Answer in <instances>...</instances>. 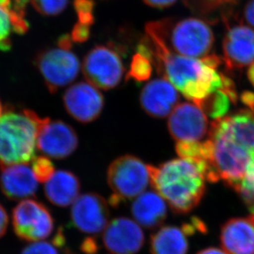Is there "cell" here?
Masks as SVG:
<instances>
[{
    "mask_svg": "<svg viewBox=\"0 0 254 254\" xmlns=\"http://www.w3.org/2000/svg\"><path fill=\"white\" fill-rule=\"evenodd\" d=\"M152 72V63L151 60L137 53L132 57L130 64V69L127 72V79H132L141 82L148 80Z\"/></svg>",
    "mask_w": 254,
    "mask_h": 254,
    "instance_id": "cb8c5ba5",
    "label": "cell"
},
{
    "mask_svg": "<svg viewBox=\"0 0 254 254\" xmlns=\"http://www.w3.org/2000/svg\"><path fill=\"white\" fill-rule=\"evenodd\" d=\"M143 231L135 221L117 217L103 231L102 241L108 254H136L143 246Z\"/></svg>",
    "mask_w": 254,
    "mask_h": 254,
    "instance_id": "4fadbf2b",
    "label": "cell"
},
{
    "mask_svg": "<svg viewBox=\"0 0 254 254\" xmlns=\"http://www.w3.org/2000/svg\"><path fill=\"white\" fill-rule=\"evenodd\" d=\"M37 148L54 159L67 158L78 146V138L70 125L60 120L44 118L39 126Z\"/></svg>",
    "mask_w": 254,
    "mask_h": 254,
    "instance_id": "9c48e42d",
    "label": "cell"
},
{
    "mask_svg": "<svg viewBox=\"0 0 254 254\" xmlns=\"http://www.w3.org/2000/svg\"><path fill=\"white\" fill-rule=\"evenodd\" d=\"M149 170L151 186L174 211L186 213L201 201L206 179L197 162L180 157Z\"/></svg>",
    "mask_w": 254,
    "mask_h": 254,
    "instance_id": "6da1fadb",
    "label": "cell"
},
{
    "mask_svg": "<svg viewBox=\"0 0 254 254\" xmlns=\"http://www.w3.org/2000/svg\"><path fill=\"white\" fill-rule=\"evenodd\" d=\"M31 170L36 180L43 184L48 182L56 173V169L52 161L46 156L35 157L32 160Z\"/></svg>",
    "mask_w": 254,
    "mask_h": 254,
    "instance_id": "d4e9b609",
    "label": "cell"
},
{
    "mask_svg": "<svg viewBox=\"0 0 254 254\" xmlns=\"http://www.w3.org/2000/svg\"><path fill=\"white\" fill-rule=\"evenodd\" d=\"M13 31L12 17L8 10L0 4V50L9 51L11 49L10 34ZM14 32V31H13Z\"/></svg>",
    "mask_w": 254,
    "mask_h": 254,
    "instance_id": "484cf974",
    "label": "cell"
},
{
    "mask_svg": "<svg viewBox=\"0 0 254 254\" xmlns=\"http://www.w3.org/2000/svg\"><path fill=\"white\" fill-rule=\"evenodd\" d=\"M197 254H228L225 250L216 249V248H209L206 250H201Z\"/></svg>",
    "mask_w": 254,
    "mask_h": 254,
    "instance_id": "8d00e7d4",
    "label": "cell"
},
{
    "mask_svg": "<svg viewBox=\"0 0 254 254\" xmlns=\"http://www.w3.org/2000/svg\"><path fill=\"white\" fill-rule=\"evenodd\" d=\"M146 40L172 54L188 58L206 57L214 43L213 32L197 18L177 22L164 19L146 24Z\"/></svg>",
    "mask_w": 254,
    "mask_h": 254,
    "instance_id": "7a4b0ae2",
    "label": "cell"
},
{
    "mask_svg": "<svg viewBox=\"0 0 254 254\" xmlns=\"http://www.w3.org/2000/svg\"><path fill=\"white\" fill-rule=\"evenodd\" d=\"M42 118L34 111H8L0 119V164H28L35 158Z\"/></svg>",
    "mask_w": 254,
    "mask_h": 254,
    "instance_id": "3957f363",
    "label": "cell"
},
{
    "mask_svg": "<svg viewBox=\"0 0 254 254\" xmlns=\"http://www.w3.org/2000/svg\"><path fill=\"white\" fill-rule=\"evenodd\" d=\"M236 190L245 203L247 204L250 210L254 213V156L251 158L245 176L242 180L235 186Z\"/></svg>",
    "mask_w": 254,
    "mask_h": 254,
    "instance_id": "603a6c76",
    "label": "cell"
},
{
    "mask_svg": "<svg viewBox=\"0 0 254 254\" xmlns=\"http://www.w3.org/2000/svg\"><path fill=\"white\" fill-rule=\"evenodd\" d=\"M142 1L150 7L165 8L174 4L177 0H142Z\"/></svg>",
    "mask_w": 254,
    "mask_h": 254,
    "instance_id": "e575fe53",
    "label": "cell"
},
{
    "mask_svg": "<svg viewBox=\"0 0 254 254\" xmlns=\"http://www.w3.org/2000/svg\"><path fill=\"white\" fill-rule=\"evenodd\" d=\"M221 241L228 254H254V219L228 221L221 229Z\"/></svg>",
    "mask_w": 254,
    "mask_h": 254,
    "instance_id": "e0dca14e",
    "label": "cell"
},
{
    "mask_svg": "<svg viewBox=\"0 0 254 254\" xmlns=\"http://www.w3.org/2000/svg\"><path fill=\"white\" fill-rule=\"evenodd\" d=\"M244 16L246 22L254 27V0H250L245 5Z\"/></svg>",
    "mask_w": 254,
    "mask_h": 254,
    "instance_id": "836d02e7",
    "label": "cell"
},
{
    "mask_svg": "<svg viewBox=\"0 0 254 254\" xmlns=\"http://www.w3.org/2000/svg\"><path fill=\"white\" fill-rule=\"evenodd\" d=\"M45 194L51 203L60 207L73 204L79 197L81 183L77 175L68 170L56 171L45 185Z\"/></svg>",
    "mask_w": 254,
    "mask_h": 254,
    "instance_id": "d6986e66",
    "label": "cell"
},
{
    "mask_svg": "<svg viewBox=\"0 0 254 254\" xmlns=\"http://www.w3.org/2000/svg\"><path fill=\"white\" fill-rule=\"evenodd\" d=\"M241 100L243 103L250 108V111H254V93L250 91H245L241 95Z\"/></svg>",
    "mask_w": 254,
    "mask_h": 254,
    "instance_id": "d590c367",
    "label": "cell"
},
{
    "mask_svg": "<svg viewBox=\"0 0 254 254\" xmlns=\"http://www.w3.org/2000/svg\"><path fill=\"white\" fill-rule=\"evenodd\" d=\"M107 183L113 194L109 203L118 206L125 200L136 198L151 185L149 165L132 155L120 156L107 170Z\"/></svg>",
    "mask_w": 254,
    "mask_h": 254,
    "instance_id": "5b68a950",
    "label": "cell"
},
{
    "mask_svg": "<svg viewBox=\"0 0 254 254\" xmlns=\"http://www.w3.org/2000/svg\"><path fill=\"white\" fill-rule=\"evenodd\" d=\"M211 151L207 161L209 182L223 180L230 187L235 186L245 176L252 156L250 152L211 125L209 130Z\"/></svg>",
    "mask_w": 254,
    "mask_h": 254,
    "instance_id": "277c9868",
    "label": "cell"
},
{
    "mask_svg": "<svg viewBox=\"0 0 254 254\" xmlns=\"http://www.w3.org/2000/svg\"><path fill=\"white\" fill-rule=\"evenodd\" d=\"M34 8L45 16L60 14L67 7L68 0H31Z\"/></svg>",
    "mask_w": 254,
    "mask_h": 254,
    "instance_id": "4316f807",
    "label": "cell"
},
{
    "mask_svg": "<svg viewBox=\"0 0 254 254\" xmlns=\"http://www.w3.org/2000/svg\"><path fill=\"white\" fill-rule=\"evenodd\" d=\"M2 104H1V102H0V119H1V117L2 116Z\"/></svg>",
    "mask_w": 254,
    "mask_h": 254,
    "instance_id": "f35d334b",
    "label": "cell"
},
{
    "mask_svg": "<svg viewBox=\"0 0 254 254\" xmlns=\"http://www.w3.org/2000/svg\"><path fill=\"white\" fill-rule=\"evenodd\" d=\"M61 246L54 242L38 241L27 245L22 250L21 254H60Z\"/></svg>",
    "mask_w": 254,
    "mask_h": 254,
    "instance_id": "f1b7e54d",
    "label": "cell"
},
{
    "mask_svg": "<svg viewBox=\"0 0 254 254\" xmlns=\"http://www.w3.org/2000/svg\"><path fill=\"white\" fill-rule=\"evenodd\" d=\"M12 220L16 235L27 242H38L48 238L55 226L50 210L34 199L20 201L12 210Z\"/></svg>",
    "mask_w": 254,
    "mask_h": 254,
    "instance_id": "ba28073f",
    "label": "cell"
},
{
    "mask_svg": "<svg viewBox=\"0 0 254 254\" xmlns=\"http://www.w3.org/2000/svg\"><path fill=\"white\" fill-rule=\"evenodd\" d=\"M131 213L139 226L154 229L166 219V201L156 192H144L132 202Z\"/></svg>",
    "mask_w": 254,
    "mask_h": 254,
    "instance_id": "ffe728a7",
    "label": "cell"
},
{
    "mask_svg": "<svg viewBox=\"0 0 254 254\" xmlns=\"http://www.w3.org/2000/svg\"><path fill=\"white\" fill-rule=\"evenodd\" d=\"M212 125L254 156V111H240L230 117L216 120Z\"/></svg>",
    "mask_w": 254,
    "mask_h": 254,
    "instance_id": "ac0fdd59",
    "label": "cell"
},
{
    "mask_svg": "<svg viewBox=\"0 0 254 254\" xmlns=\"http://www.w3.org/2000/svg\"><path fill=\"white\" fill-rule=\"evenodd\" d=\"M125 70L120 54L111 46L94 47L82 64V72L89 83L103 90H110L120 84Z\"/></svg>",
    "mask_w": 254,
    "mask_h": 254,
    "instance_id": "52a82bcc",
    "label": "cell"
},
{
    "mask_svg": "<svg viewBox=\"0 0 254 254\" xmlns=\"http://www.w3.org/2000/svg\"><path fill=\"white\" fill-rule=\"evenodd\" d=\"M110 209L101 195L87 192L79 195L71 210V221L77 230L89 235L102 232L108 226Z\"/></svg>",
    "mask_w": 254,
    "mask_h": 254,
    "instance_id": "30bf717a",
    "label": "cell"
},
{
    "mask_svg": "<svg viewBox=\"0 0 254 254\" xmlns=\"http://www.w3.org/2000/svg\"><path fill=\"white\" fill-rule=\"evenodd\" d=\"M224 61L229 69L254 64V30L245 26L230 28L223 41Z\"/></svg>",
    "mask_w": 254,
    "mask_h": 254,
    "instance_id": "2e32d148",
    "label": "cell"
},
{
    "mask_svg": "<svg viewBox=\"0 0 254 254\" xmlns=\"http://www.w3.org/2000/svg\"><path fill=\"white\" fill-rule=\"evenodd\" d=\"M93 0H74L73 7L77 13L78 22L91 27L94 23Z\"/></svg>",
    "mask_w": 254,
    "mask_h": 254,
    "instance_id": "83f0119b",
    "label": "cell"
},
{
    "mask_svg": "<svg viewBox=\"0 0 254 254\" xmlns=\"http://www.w3.org/2000/svg\"><path fill=\"white\" fill-rule=\"evenodd\" d=\"M237 0H185L191 8L203 12L211 11L226 3H234Z\"/></svg>",
    "mask_w": 254,
    "mask_h": 254,
    "instance_id": "f546056e",
    "label": "cell"
},
{
    "mask_svg": "<svg viewBox=\"0 0 254 254\" xmlns=\"http://www.w3.org/2000/svg\"><path fill=\"white\" fill-rule=\"evenodd\" d=\"M180 101L175 86L166 79H155L144 86L140 94L141 108L153 118H166Z\"/></svg>",
    "mask_w": 254,
    "mask_h": 254,
    "instance_id": "5bb4252c",
    "label": "cell"
},
{
    "mask_svg": "<svg viewBox=\"0 0 254 254\" xmlns=\"http://www.w3.org/2000/svg\"><path fill=\"white\" fill-rule=\"evenodd\" d=\"M248 77H249V80L251 82V84L254 86V64H253L250 67V69L248 71Z\"/></svg>",
    "mask_w": 254,
    "mask_h": 254,
    "instance_id": "74e56055",
    "label": "cell"
},
{
    "mask_svg": "<svg viewBox=\"0 0 254 254\" xmlns=\"http://www.w3.org/2000/svg\"><path fill=\"white\" fill-rule=\"evenodd\" d=\"M67 113L82 124H88L100 116L104 107V97L96 86L89 82L72 85L64 95Z\"/></svg>",
    "mask_w": 254,
    "mask_h": 254,
    "instance_id": "7c38bea8",
    "label": "cell"
},
{
    "mask_svg": "<svg viewBox=\"0 0 254 254\" xmlns=\"http://www.w3.org/2000/svg\"><path fill=\"white\" fill-rule=\"evenodd\" d=\"M196 228L185 225L183 227L165 226L151 238V254H187L188 236Z\"/></svg>",
    "mask_w": 254,
    "mask_h": 254,
    "instance_id": "44dd1931",
    "label": "cell"
},
{
    "mask_svg": "<svg viewBox=\"0 0 254 254\" xmlns=\"http://www.w3.org/2000/svg\"><path fill=\"white\" fill-rule=\"evenodd\" d=\"M0 189L10 200H25L36 195L38 181L28 164H0Z\"/></svg>",
    "mask_w": 254,
    "mask_h": 254,
    "instance_id": "9a60e30c",
    "label": "cell"
},
{
    "mask_svg": "<svg viewBox=\"0 0 254 254\" xmlns=\"http://www.w3.org/2000/svg\"><path fill=\"white\" fill-rule=\"evenodd\" d=\"M82 252L86 254H96L98 251V245L93 238H86L81 246Z\"/></svg>",
    "mask_w": 254,
    "mask_h": 254,
    "instance_id": "1f68e13d",
    "label": "cell"
},
{
    "mask_svg": "<svg viewBox=\"0 0 254 254\" xmlns=\"http://www.w3.org/2000/svg\"><path fill=\"white\" fill-rule=\"evenodd\" d=\"M8 226V216L4 207L0 203V238H2L7 232Z\"/></svg>",
    "mask_w": 254,
    "mask_h": 254,
    "instance_id": "d6a6232c",
    "label": "cell"
},
{
    "mask_svg": "<svg viewBox=\"0 0 254 254\" xmlns=\"http://www.w3.org/2000/svg\"><path fill=\"white\" fill-rule=\"evenodd\" d=\"M35 64L51 93L73 82L81 67L79 60L71 49L60 46L40 52Z\"/></svg>",
    "mask_w": 254,
    "mask_h": 254,
    "instance_id": "8992f818",
    "label": "cell"
},
{
    "mask_svg": "<svg viewBox=\"0 0 254 254\" xmlns=\"http://www.w3.org/2000/svg\"><path fill=\"white\" fill-rule=\"evenodd\" d=\"M90 35H91V27L77 22L72 28V33L70 36L73 42L83 43L88 40Z\"/></svg>",
    "mask_w": 254,
    "mask_h": 254,
    "instance_id": "4dcf8cb0",
    "label": "cell"
},
{
    "mask_svg": "<svg viewBox=\"0 0 254 254\" xmlns=\"http://www.w3.org/2000/svg\"><path fill=\"white\" fill-rule=\"evenodd\" d=\"M232 101L223 90H218L211 94L199 104L198 107L214 120L222 119L230 110Z\"/></svg>",
    "mask_w": 254,
    "mask_h": 254,
    "instance_id": "7402d4cb",
    "label": "cell"
},
{
    "mask_svg": "<svg viewBox=\"0 0 254 254\" xmlns=\"http://www.w3.org/2000/svg\"><path fill=\"white\" fill-rule=\"evenodd\" d=\"M169 131L177 142L201 141L208 132L206 114L195 104L183 103L170 114Z\"/></svg>",
    "mask_w": 254,
    "mask_h": 254,
    "instance_id": "8fae6325",
    "label": "cell"
},
{
    "mask_svg": "<svg viewBox=\"0 0 254 254\" xmlns=\"http://www.w3.org/2000/svg\"><path fill=\"white\" fill-rule=\"evenodd\" d=\"M252 217H253V218H254V214H253Z\"/></svg>",
    "mask_w": 254,
    "mask_h": 254,
    "instance_id": "ab89813d",
    "label": "cell"
}]
</instances>
